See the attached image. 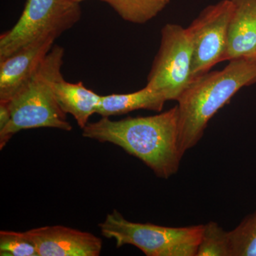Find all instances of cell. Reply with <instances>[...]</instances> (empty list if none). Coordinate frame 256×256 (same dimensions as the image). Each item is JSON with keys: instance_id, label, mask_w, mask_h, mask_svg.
I'll return each instance as SVG.
<instances>
[{"instance_id": "1", "label": "cell", "mask_w": 256, "mask_h": 256, "mask_svg": "<svg viewBox=\"0 0 256 256\" xmlns=\"http://www.w3.org/2000/svg\"><path fill=\"white\" fill-rule=\"evenodd\" d=\"M82 130L84 138L120 146L140 160L160 178L168 180L180 168L183 156L178 146V106L146 117L120 120L102 117Z\"/></svg>"}, {"instance_id": "2", "label": "cell", "mask_w": 256, "mask_h": 256, "mask_svg": "<svg viewBox=\"0 0 256 256\" xmlns=\"http://www.w3.org/2000/svg\"><path fill=\"white\" fill-rule=\"evenodd\" d=\"M256 82V58L229 60L220 70L208 72L192 80L178 98V146L181 154L203 137L214 114L244 87Z\"/></svg>"}, {"instance_id": "3", "label": "cell", "mask_w": 256, "mask_h": 256, "mask_svg": "<svg viewBox=\"0 0 256 256\" xmlns=\"http://www.w3.org/2000/svg\"><path fill=\"white\" fill-rule=\"evenodd\" d=\"M64 50L54 45L32 78L8 101L11 120L0 130V150L24 130L56 128L70 131L72 124L56 98L54 84L63 77Z\"/></svg>"}, {"instance_id": "4", "label": "cell", "mask_w": 256, "mask_h": 256, "mask_svg": "<svg viewBox=\"0 0 256 256\" xmlns=\"http://www.w3.org/2000/svg\"><path fill=\"white\" fill-rule=\"evenodd\" d=\"M101 234L117 248L132 245L146 256H196L204 225L168 227L134 223L114 210L98 225Z\"/></svg>"}, {"instance_id": "5", "label": "cell", "mask_w": 256, "mask_h": 256, "mask_svg": "<svg viewBox=\"0 0 256 256\" xmlns=\"http://www.w3.org/2000/svg\"><path fill=\"white\" fill-rule=\"evenodd\" d=\"M80 16V3L73 0H26L18 22L0 36V60L42 38H58Z\"/></svg>"}, {"instance_id": "6", "label": "cell", "mask_w": 256, "mask_h": 256, "mask_svg": "<svg viewBox=\"0 0 256 256\" xmlns=\"http://www.w3.org/2000/svg\"><path fill=\"white\" fill-rule=\"evenodd\" d=\"M193 48L186 28L166 24L161 30V41L146 86L178 101L192 82Z\"/></svg>"}, {"instance_id": "7", "label": "cell", "mask_w": 256, "mask_h": 256, "mask_svg": "<svg viewBox=\"0 0 256 256\" xmlns=\"http://www.w3.org/2000/svg\"><path fill=\"white\" fill-rule=\"evenodd\" d=\"M233 10L232 0H222L206 6L186 28L193 48L192 80L226 60Z\"/></svg>"}, {"instance_id": "8", "label": "cell", "mask_w": 256, "mask_h": 256, "mask_svg": "<svg viewBox=\"0 0 256 256\" xmlns=\"http://www.w3.org/2000/svg\"><path fill=\"white\" fill-rule=\"evenodd\" d=\"M24 233L38 256H98L102 250V239L64 226H46Z\"/></svg>"}, {"instance_id": "9", "label": "cell", "mask_w": 256, "mask_h": 256, "mask_svg": "<svg viewBox=\"0 0 256 256\" xmlns=\"http://www.w3.org/2000/svg\"><path fill=\"white\" fill-rule=\"evenodd\" d=\"M56 38L37 40L0 60V101H9L32 78Z\"/></svg>"}, {"instance_id": "10", "label": "cell", "mask_w": 256, "mask_h": 256, "mask_svg": "<svg viewBox=\"0 0 256 256\" xmlns=\"http://www.w3.org/2000/svg\"><path fill=\"white\" fill-rule=\"evenodd\" d=\"M226 60L252 57L256 50V0H232Z\"/></svg>"}, {"instance_id": "11", "label": "cell", "mask_w": 256, "mask_h": 256, "mask_svg": "<svg viewBox=\"0 0 256 256\" xmlns=\"http://www.w3.org/2000/svg\"><path fill=\"white\" fill-rule=\"evenodd\" d=\"M53 87L62 110L72 114L79 127L84 129L90 116L96 114L101 96L87 88L82 82H67L63 77L56 80Z\"/></svg>"}, {"instance_id": "12", "label": "cell", "mask_w": 256, "mask_h": 256, "mask_svg": "<svg viewBox=\"0 0 256 256\" xmlns=\"http://www.w3.org/2000/svg\"><path fill=\"white\" fill-rule=\"evenodd\" d=\"M166 101L164 96L146 86L130 94L101 96L96 114L109 118L142 109L160 112Z\"/></svg>"}, {"instance_id": "13", "label": "cell", "mask_w": 256, "mask_h": 256, "mask_svg": "<svg viewBox=\"0 0 256 256\" xmlns=\"http://www.w3.org/2000/svg\"><path fill=\"white\" fill-rule=\"evenodd\" d=\"M110 5L122 20L143 24L160 14L170 0H101Z\"/></svg>"}, {"instance_id": "14", "label": "cell", "mask_w": 256, "mask_h": 256, "mask_svg": "<svg viewBox=\"0 0 256 256\" xmlns=\"http://www.w3.org/2000/svg\"><path fill=\"white\" fill-rule=\"evenodd\" d=\"M196 256H232L229 232L216 222L204 224Z\"/></svg>"}, {"instance_id": "15", "label": "cell", "mask_w": 256, "mask_h": 256, "mask_svg": "<svg viewBox=\"0 0 256 256\" xmlns=\"http://www.w3.org/2000/svg\"><path fill=\"white\" fill-rule=\"evenodd\" d=\"M229 234L232 256H256V210Z\"/></svg>"}, {"instance_id": "16", "label": "cell", "mask_w": 256, "mask_h": 256, "mask_svg": "<svg viewBox=\"0 0 256 256\" xmlns=\"http://www.w3.org/2000/svg\"><path fill=\"white\" fill-rule=\"evenodd\" d=\"M0 256H38V254L34 244L24 232L1 230Z\"/></svg>"}, {"instance_id": "17", "label": "cell", "mask_w": 256, "mask_h": 256, "mask_svg": "<svg viewBox=\"0 0 256 256\" xmlns=\"http://www.w3.org/2000/svg\"><path fill=\"white\" fill-rule=\"evenodd\" d=\"M11 120V111H10L8 101H0V130L4 129Z\"/></svg>"}, {"instance_id": "18", "label": "cell", "mask_w": 256, "mask_h": 256, "mask_svg": "<svg viewBox=\"0 0 256 256\" xmlns=\"http://www.w3.org/2000/svg\"><path fill=\"white\" fill-rule=\"evenodd\" d=\"M74 2H76L80 3L82 2L86 1V0H73Z\"/></svg>"}, {"instance_id": "19", "label": "cell", "mask_w": 256, "mask_h": 256, "mask_svg": "<svg viewBox=\"0 0 256 256\" xmlns=\"http://www.w3.org/2000/svg\"><path fill=\"white\" fill-rule=\"evenodd\" d=\"M252 57H254V58H256V50L255 54H254V56H252Z\"/></svg>"}]
</instances>
